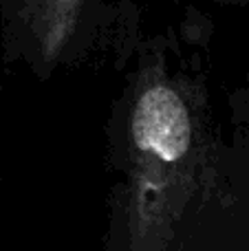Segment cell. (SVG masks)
<instances>
[{
    "mask_svg": "<svg viewBox=\"0 0 249 251\" xmlns=\"http://www.w3.org/2000/svg\"><path fill=\"white\" fill-rule=\"evenodd\" d=\"M210 122L201 84L159 53L139 62L124 97L113 251H174L214 183Z\"/></svg>",
    "mask_w": 249,
    "mask_h": 251,
    "instance_id": "cell-1",
    "label": "cell"
},
{
    "mask_svg": "<svg viewBox=\"0 0 249 251\" xmlns=\"http://www.w3.org/2000/svg\"><path fill=\"white\" fill-rule=\"evenodd\" d=\"M91 0H0L4 57L49 77L71 57Z\"/></svg>",
    "mask_w": 249,
    "mask_h": 251,
    "instance_id": "cell-2",
    "label": "cell"
}]
</instances>
